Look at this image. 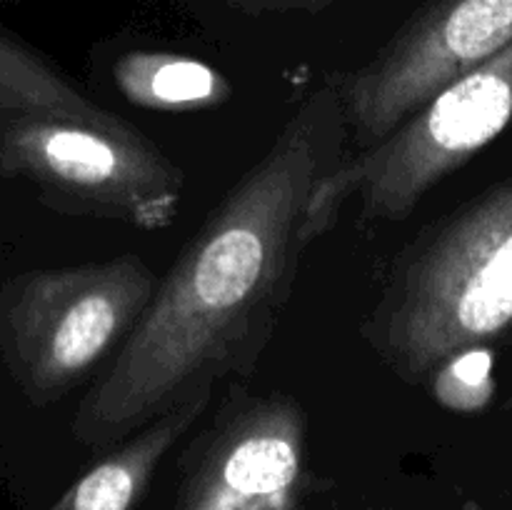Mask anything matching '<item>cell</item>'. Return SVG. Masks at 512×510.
<instances>
[{
	"label": "cell",
	"instance_id": "obj_6",
	"mask_svg": "<svg viewBox=\"0 0 512 510\" xmlns=\"http://www.w3.org/2000/svg\"><path fill=\"white\" fill-rule=\"evenodd\" d=\"M512 43V0H433L340 80L355 150L388 138L440 88Z\"/></svg>",
	"mask_w": 512,
	"mask_h": 510
},
{
	"label": "cell",
	"instance_id": "obj_7",
	"mask_svg": "<svg viewBox=\"0 0 512 510\" xmlns=\"http://www.w3.org/2000/svg\"><path fill=\"white\" fill-rule=\"evenodd\" d=\"M305 425L293 395L233 385L193 445L185 510H288L303 470Z\"/></svg>",
	"mask_w": 512,
	"mask_h": 510
},
{
	"label": "cell",
	"instance_id": "obj_1",
	"mask_svg": "<svg viewBox=\"0 0 512 510\" xmlns=\"http://www.w3.org/2000/svg\"><path fill=\"white\" fill-rule=\"evenodd\" d=\"M348 140L338 85H320L158 280L143 318L75 410L80 443L113 450L175 405L215 393L220 380L253 375L305 253L330 230L318 193Z\"/></svg>",
	"mask_w": 512,
	"mask_h": 510
},
{
	"label": "cell",
	"instance_id": "obj_9",
	"mask_svg": "<svg viewBox=\"0 0 512 510\" xmlns=\"http://www.w3.org/2000/svg\"><path fill=\"white\" fill-rule=\"evenodd\" d=\"M428 390L445 410L475 415L493 400V350L473 348L440 365L428 380Z\"/></svg>",
	"mask_w": 512,
	"mask_h": 510
},
{
	"label": "cell",
	"instance_id": "obj_8",
	"mask_svg": "<svg viewBox=\"0 0 512 510\" xmlns=\"http://www.w3.org/2000/svg\"><path fill=\"white\" fill-rule=\"evenodd\" d=\"M115 85L130 103L165 113H195L225 103L228 80L208 63L165 50H133L115 63Z\"/></svg>",
	"mask_w": 512,
	"mask_h": 510
},
{
	"label": "cell",
	"instance_id": "obj_3",
	"mask_svg": "<svg viewBox=\"0 0 512 510\" xmlns=\"http://www.w3.org/2000/svg\"><path fill=\"white\" fill-rule=\"evenodd\" d=\"M512 330V178L430 223L395 258L360 325L398 380L425 385L455 355Z\"/></svg>",
	"mask_w": 512,
	"mask_h": 510
},
{
	"label": "cell",
	"instance_id": "obj_2",
	"mask_svg": "<svg viewBox=\"0 0 512 510\" xmlns=\"http://www.w3.org/2000/svg\"><path fill=\"white\" fill-rule=\"evenodd\" d=\"M0 163L55 210L158 233L185 175L148 135L100 108L38 53L0 33Z\"/></svg>",
	"mask_w": 512,
	"mask_h": 510
},
{
	"label": "cell",
	"instance_id": "obj_5",
	"mask_svg": "<svg viewBox=\"0 0 512 510\" xmlns=\"http://www.w3.org/2000/svg\"><path fill=\"white\" fill-rule=\"evenodd\" d=\"M512 125V43L468 70L405 118L388 138L345 155L318 193L333 228L358 200L365 223H403L425 195Z\"/></svg>",
	"mask_w": 512,
	"mask_h": 510
},
{
	"label": "cell",
	"instance_id": "obj_10",
	"mask_svg": "<svg viewBox=\"0 0 512 510\" xmlns=\"http://www.w3.org/2000/svg\"><path fill=\"white\" fill-rule=\"evenodd\" d=\"M248 13H285V10H320L335 0H220Z\"/></svg>",
	"mask_w": 512,
	"mask_h": 510
},
{
	"label": "cell",
	"instance_id": "obj_4",
	"mask_svg": "<svg viewBox=\"0 0 512 510\" xmlns=\"http://www.w3.org/2000/svg\"><path fill=\"white\" fill-rule=\"evenodd\" d=\"M158 278L140 255L38 270L0 293V345L35 405L65 398L123 348Z\"/></svg>",
	"mask_w": 512,
	"mask_h": 510
}]
</instances>
